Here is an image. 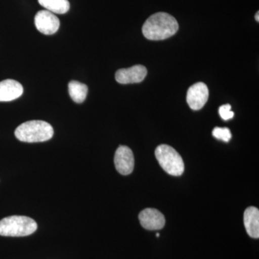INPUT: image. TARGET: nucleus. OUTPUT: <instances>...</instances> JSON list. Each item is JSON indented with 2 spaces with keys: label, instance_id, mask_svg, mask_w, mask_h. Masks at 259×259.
Segmentation results:
<instances>
[{
  "label": "nucleus",
  "instance_id": "nucleus-1",
  "mask_svg": "<svg viewBox=\"0 0 259 259\" xmlns=\"http://www.w3.org/2000/svg\"><path fill=\"white\" fill-rule=\"evenodd\" d=\"M179 30L176 19L166 13H157L149 17L143 25V34L151 40H161L173 36Z\"/></svg>",
  "mask_w": 259,
  "mask_h": 259
},
{
  "label": "nucleus",
  "instance_id": "nucleus-2",
  "mask_svg": "<svg viewBox=\"0 0 259 259\" xmlns=\"http://www.w3.org/2000/svg\"><path fill=\"white\" fill-rule=\"evenodd\" d=\"M54 131L49 122L42 120H30L19 125L15 136L22 142L39 143L49 141L54 136Z\"/></svg>",
  "mask_w": 259,
  "mask_h": 259
},
{
  "label": "nucleus",
  "instance_id": "nucleus-3",
  "mask_svg": "<svg viewBox=\"0 0 259 259\" xmlns=\"http://www.w3.org/2000/svg\"><path fill=\"white\" fill-rule=\"evenodd\" d=\"M37 228L36 222L26 216H10L0 221V236H28L35 233Z\"/></svg>",
  "mask_w": 259,
  "mask_h": 259
},
{
  "label": "nucleus",
  "instance_id": "nucleus-4",
  "mask_svg": "<svg viewBox=\"0 0 259 259\" xmlns=\"http://www.w3.org/2000/svg\"><path fill=\"white\" fill-rule=\"evenodd\" d=\"M155 155L160 166L168 175L178 177L183 174V159L175 148L166 144L160 145L156 148Z\"/></svg>",
  "mask_w": 259,
  "mask_h": 259
},
{
  "label": "nucleus",
  "instance_id": "nucleus-5",
  "mask_svg": "<svg viewBox=\"0 0 259 259\" xmlns=\"http://www.w3.org/2000/svg\"><path fill=\"white\" fill-rule=\"evenodd\" d=\"M35 25L37 30L44 35H53L59 30L60 20L51 12L40 10L35 15Z\"/></svg>",
  "mask_w": 259,
  "mask_h": 259
},
{
  "label": "nucleus",
  "instance_id": "nucleus-6",
  "mask_svg": "<svg viewBox=\"0 0 259 259\" xmlns=\"http://www.w3.org/2000/svg\"><path fill=\"white\" fill-rule=\"evenodd\" d=\"M209 90L204 83H194L189 88L187 94V102L193 110H199L204 106L208 100Z\"/></svg>",
  "mask_w": 259,
  "mask_h": 259
},
{
  "label": "nucleus",
  "instance_id": "nucleus-7",
  "mask_svg": "<svg viewBox=\"0 0 259 259\" xmlns=\"http://www.w3.org/2000/svg\"><path fill=\"white\" fill-rule=\"evenodd\" d=\"M115 168L122 175H128L132 173L134 168V156L131 148L125 146H120L117 148L115 154Z\"/></svg>",
  "mask_w": 259,
  "mask_h": 259
},
{
  "label": "nucleus",
  "instance_id": "nucleus-8",
  "mask_svg": "<svg viewBox=\"0 0 259 259\" xmlns=\"http://www.w3.org/2000/svg\"><path fill=\"white\" fill-rule=\"evenodd\" d=\"M147 75V69L142 65H136L127 69H121L116 72L115 79L117 82L127 83H140L144 81Z\"/></svg>",
  "mask_w": 259,
  "mask_h": 259
},
{
  "label": "nucleus",
  "instance_id": "nucleus-9",
  "mask_svg": "<svg viewBox=\"0 0 259 259\" xmlns=\"http://www.w3.org/2000/svg\"><path fill=\"white\" fill-rule=\"evenodd\" d=\"M139 221L145 229L149 231L161 230L165 226L164 216L156 209H145L140 212Z\"/></svg>",
  "mask_w": 259,
  "mask_h": 259
},
{
  "label": "nucleus",
  "instance_id": "nucleus-10",
  "mask_svg": "<svg viewBox=\"0 0 259 259\" xmlns=\"http://www.w3.org/2000/svg\"><path fill=\"white\" fill-rule=\"evenodd\" d=\"M23 93L21 83L13 79L0 81V102H10L19 98Z\"/></svg>",
  "mask_w": 259,
  "mask_h": 259
},
{
  "label": "nucleus",
  "instance_id": "nucleus-11",
  "mask_svg": "<svg viewBox=\"0 0 259 259\" xmlns=\"http://www.w3.org/2000/svg\"><path fill=\"white\" fill-rule=\"evenodd\" d=\"M244 226L248 236L253 238H259V210L255 207L245 209L243 215Z\"/></svg>",
  "mask_w": 259,
  "mask_h": 259
},
{
  "label": "nucleus",
  "instance_id": "nucleus-12",
  "mask_svg": "<svg viewBox=\"0 0 259 259\" xmlns=\"http://www.w3.org/2000/svg\"><path fill=\"white\" fill-rule=\"evenodd\" d=\"M39 4L54 14H65L69 10L68 0H38Z\"/></svg>",
  "mask_w": 259,
  "mask_h": 259
},
{
  "label": "nucleus",
  "instance_id": "nucleus-13",
  "mask_svg": "<svg viewBox=\"0 0 259 259\" xmlns=\"http://www.w3.org/2000/svg\"><path fill=\"white\" fill-rule=\"evenodd\" d=\"M69 93L73 101L82 103L88 93V88L84 83L79 81H71L69 83Z\"/></svg>",
  "mask_w": 259,
  "mask_h": 259
},
{
  "label": "nucleus",
  "instance_id": "nucleus-14",
  "mask_svg": "<svg viewBox=\"0 0 259 259\" xmlns=\"http://www.w3.org/2000/svg\"><path fill=\"white\" fill-rule=\"evenodd\" d=\"M212 136L215 139L221 140L224 142H229L232 138L231 131L228 127H214L212 131Z\"/></svg>",
  "mask_w": 259,
  "mask_h": 259
},
{
  "label": "nucleus",
  "instance_id": "nucleus-15",
  "mask_svg": "<svg viewBox=\"0 0 259 259\" xmlns=\"http://www.w3.org/2000/svg\"><path fill=\"white\" fill-rule=\"evenodd\" d=\"M219 114L221 118L224 120H228L234 117V112L231 111V106L228 104L223 105L219 108Z\"/></svg>",
  "mask_w": 259,
  "mask_h": 259
},
{
  "label": "nucleus",
  "instance_id": "nucleus-16",
  "mask_svg": "<svg viewBox=\"0 0 259 259\" xmlns=\"http://www.w3.org/2000/svg\"><path fill=\"white\" fill-rule=\"evenodd\" d=\"M258 14H259L258 12H257L256 14H255V19L257 22L259 21Z\"/></svg>",
  "mask_w": 259,
  "mask_h": 259
},
{
  "label": "nucleus",
  "instance_id": "nucleus-17",
  "mask_svg": "<svg viewBox=\"0 0 259 259\" xmlns=\"http://www.w3.org/2000/svg\"><path fill=\"white\" fill-rule=\"evenodd\" d=\"M159 236H160L159 233H156V237H158H158H159Z\"/></svg>",
  "mask_w": 259,
  "mask_h": 259
}]
</instances>
